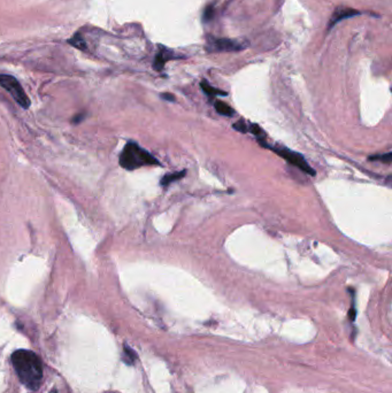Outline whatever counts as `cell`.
<instances>
[{
	"label": "cell",
	"instance_id": "obj_1",
	"mask_svg": "<svg viewBox=\"0 0 392 393\" xmlns=\"http://www.w3.org/2000/svg\"><path fill=\"white\" fill-rule=\"evenodd\" d=\"M12 363L23 385L31 391L39 389L43 379V366L37 354L28 349H19L13 353Z\"/></svg>",
	"mask_w": 392,
	"mask_h": 393
},
{
	"label": "cell",
	"instance_id": "obj_2",
	"mask_svg": "<svg viewBox=\"0 0 392 393\" xmlns=\"http://www.w3.org/2000/svg\"><path fill=\"white\" fill-rule=\"evenodd\" d=\"M159 161L141 148L135 141H128L120 154V166L127 170H135L145 166H158Z\"/></svg>",
	"mask_w": 392,
	"mask_h": 393
},
{
	"label": "cell",
	"instance_id": "obj_3",
	"mask_svg": "<svg viewBox=\"0 0 392 393\" xmlns=\"http://www.w3.org/2000/svg\"><path fill=\"white\" fill-rule=\"evenodd\" d=\"M0 87L4 88L22 108L27 110L30 106V99L14 76L5 74L0 75Z\"/></svg>",
	"mask_w": 392,
	"mask_h": 393
},
{
	"label": "cell",
	"instance_id": "obj_4",
	"mask_svg": "<svg viewBox=\"0 0 392 393\" xmlns=\"http://www.w3.org/2000/svg\"><path fill=\"white\" fill-rule=\"evenodd\" d=\"M263 146L267 148H271V150L278 155V157L283 158V159L286 160V162H289L292 166L297 167L298 169H300L304 173L312 175L314 176L315 170L309 166L307 163V161L305 160V158L302 157L300 153H297V152L289 150V148H285L283 146H271V145H263Z\"/></svg>",
	"mask_w": 392,
	"mask_h": 393
},
{
	"label": "cell",
	"instance_id": "obj_5",
	"mask_svg": "<svg viewBox=\"0 0 392 393\" xmlns=\"http://www.w3.org/2000/svg\"><path fill=\"white\" fill-rule=\"evenodd\" d=\"M209 45L213 47L208 49L209 52H233L244 48L243 44H239L235 41H230V39H216Z\"/></svg>",
	"mask_w": 392,
	"mask_h": 393
},
{
	"label": "cell",
	"instance_id": "obj_6",
	"mask_svg": "<svg viewBox=\"0 0 392 393\" xmlns=\"http://www.w3.org/2000/svg\"><path fill=\"white\" fill-rule=\"evenodd\" d=\"M359 14H360V12L355 11V9H352L350 7H342V6L341 7H337L335 9L334 14H332V16H331L330 22H329L328 30H330V29L334 27L336 23L341 22L342 20L352 18V16L359 15Z\"/></svg>",
	"mask_w": 392,
	"mask_h": 393
},
{
	"label": "cell",
	"instance_id": "obj_7",
	"mask_svg": "<svg viewBox=\"0 0 392 393\" xmlns=\"http://www.w3.org/2000/svg\"><path fill=\"white\" fill-rule=\"evenodd\" d=\"M161 51L158 53L156 60H154V68L157 69V70H161V69L163 68L164 64H166V61L168 59H170L171 57L169 54H171L170 51H168L167 48L164 47H160Z\"/></svg>",
	"mask_w": 392,
	"mask_h": 393
},
{
	"label": "cell",
	"instance_id": "obj_8",
	"mask_svg": "<svg viewBox=\"0 0 392 393\" xmlns=\"http://www.w3.org/2000/svg\"><path fill=\"white\" fill-rule=\"evenodd\" d=\"M186 175V170H183V171H179V173H173V174H167L164 175V176L161 178V185L167 187L169 184L174 183V182L181 180V178H183L184 176Z\"/></svg>",
	"mask_w": 392,
	"mask_h": 393
},
{
	"label": "cell",
	"instance_id": "obj_9",
	"mask_svg": "<svg viewBox=\"0 0 392 393\" xmlns=\"http://www.w3.org/2000/svg\"><path fill=\"white\" fill-rule=\"evenodd\" d=\"M214 107H215L217 113H220L221 115H225V116L231 117V116H233V114H235V111H233L228 104H226V102H223L221 100L215 101Z\"/></svg>",
	"mask_w": 392,
	"mask_h": 393
},
{
	"label": "cell",
	"instance_id": "obj_10",
	"mask_svg": "<svg viewBox=\"0 0 392 393\" xmlns=\"http://www.w3.org/2000/svg\"><path fill=\"white\" fill-rule=\"evenodd\" d=\"M200 85H202L203 91L205 92L206 94H208L209 97H214V95H227L226 92H223L221 90H217V89L213 88L212 85L207 83L206 81H203L202 84H200Z\"/></svg>",
	"mask_w": 392,
	"mask_h": 393
},
{
	"label": "cell",
	"instance_id": "obj_11",
	"mask_svg": "<svg viewBox=\"0 0 392 393\" xmlns=\"http://www.w3.org/2000/svg\"><path fill=\"white\" fill-rule=\"evenodd\" d=\"M123 352H124V354H123L124 361H126L128 365H133V363L136 361V359H137L136 353H135L130 347H128V346H124Z\"/></svg>",
	"mask_w": 392,
	"mask_h": 393
},
{
	"label": "cell",
	"instance_id": "obj_12",
	"mask_svg": "<svg viewBox=\"0 0 392 393\" xmlns=\"http://www.w3.org/2000/svg\"><path fill=\"white\" fill-rule=\"evenodd\" d=\"M249 131L251 134L254 135V136H256V138H258V140H263L262 137L265 136V131H263L258 124H255V123L250 124L249 125Z\"/></svg>",
	"mask_w": 392,
	"mask_h": 393
},
{
	"label": "cell",
	"instance_id": "obj_13",
	"mask_svg": "<svg viewBox=\"0 0 392 393\" xmlns=\"http://www.w3.org/2000/svg\"><path fill=\"white\" fill-rule=\"evenodd\" d=\"M391 158H392V154L389 152V153L381 154V155H371V157H369V160L370 161H381V162L389 164V163H391Z\"/></svg>",
	"mask_w": 392,
	"mask_h": 393
},
{
	"label": "cell",
	"instance_id": "obj_14",
	"mask_svg": "<svg viewBox=\"0 0 392 393\" xmlns=\"http://www.w3.org/2000/svg\"><path fill=\"white\" fill-rule=\"evenodd\" d=\"M69 43H70L72 46H75V47H77L80 49H87V46H85L84 39L82 38L80 35H74V37H72V39H70V41H69Z\"/></svg>",
	"mask_w": 392,
	"mask_h": 393
},
{
	"label": "cell",
	"instance_id": "obj_15",
	"mask_svg": "<svg viewBox=\"0 0 392 393\" xmlns=\"http://www.w3.org/2000/svg\"><path fill=\"white\" fill-rule=\"evenodd\" d=\"M233 129H236L237 131H239V133H243V134H246L249 131L248 124H246V122L244 120L237 121L236 123L233 124Z\"/></svg>",
	"mask_w": 392,
	"mask_h": 393
},
{
	"label": "cell",
	"instance_id": "obj_16",
	"mask_svg": "<svg viewBox=\"0 0 392 393\" xmlns=\"http://www.w3.org/2000/svg\"><path fill=\"white\" fill-rule=\"evenodd\" d=\"M213 16H214L213 6L212 5L207 6L206 9H205V14H204V18H205V20H212Z\"/></svg>",
	"mask_w": 392,
	"mask_h": 393
},
{
	"label": "cell",
	"instance_id": "obj_17",
	"mask_svg": "<svg viewBox=\"0 0 392 393\" xmlns=\"http://www.w3.org/2000/svg\"><path fill=\"white\" fill-rule=\"evenodd\" d=\"M161 98L164 99V100H168V101L175 100V97H174V94H171V93H162L161 94Z\"/></svg>",
	"mask_w": 392,
	"mask_h": 393
},
{
	"label": "cell",
	"instance_id": "obj_18",
	"mask_svg": "<svg viewBox=\"0 0 392 393\" xmlns=\"http://www.w3.org/2000/svg\"><path fill=\"white\" fill-rule=\"evenodd\" d=\"M355 315H357V313H355L354 307L352 306V307H351V309H350V312H348V318H350L351 321H354V320H355Z\"/></svg>",
	"mask_w": 392,
	"mask_h": 393
}]
</instances>
